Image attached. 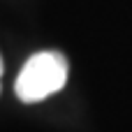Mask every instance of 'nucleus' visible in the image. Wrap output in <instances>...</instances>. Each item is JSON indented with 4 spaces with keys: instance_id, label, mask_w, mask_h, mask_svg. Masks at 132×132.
Instances as JSON below:
<instances>
[{
    "instance_id": "nucleus-1",
    "label": "nucleus",
    "mask_w": 132,
    "mask_h": 132,
    "mask_svg": "<svg viewBox=\"0 0 132 132\" xmlns=\"http://www.w3.org/2000/svg\"><path fill=\"white\" fill-rule=\"evenodd\" d=\"M65 81H67V60L56 51H42L28 58L14 88L19 100L39 102L60 90Z\"/></svg>"
},
{
    "instance_id": "nucleus-2",
    "label": "nucleus",
    "mask_w": 132,
    "mask_h": 132,
    "mask_svg": "<svg viewBox=\"0 0 132 132\" xmlns=\"http://www.w3.org/2000/svg\"><path fill=\"white\" fill-rule=\"evenodd\" d=\"M0 77H2V58H0Z\"/></svg>"
}]
</instances>
